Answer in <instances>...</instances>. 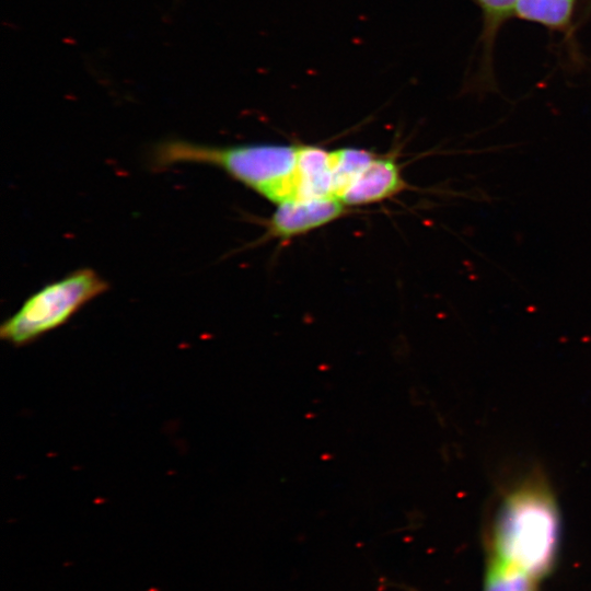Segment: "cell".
<instances>
[{
    "instance_id": "2",
    "label": "cell",
    "mask_w": 591,
    "mask_h": 591,
    "mask_svg": "<svg viewBox=\"0 0 591 591\" xmlns=\"http://www.w3.org/2000/svg\"><path fill=\"white\" fill-rule=\"evenodd\" d=\"M300 146L251 143L212 146L165 140L152 151V165L181 163L215 166L266 199L279 205L297 199L296 166Z\"/></svg>"
},
{
    "instance_id": "4",
    "label": "cell",
    "mask_w": 591,
    "mask_h": 591,
    "mask_svg": "<svg viewBox=\"0 0 591 591\" xmlns=\"http://www.w3.org/2000/svg\"><path fill=\"white\" fill-rule=\"evenodd\" d=\"M346 211V205L335 197L286 201L277 205L268 221L270 235L289 239L322 227Z\"/></svg>"
},
{
    "instance_id": "8",
    "label": "cell",
    "mask_w": 591,
    "mask_h": 591,
    "mask_svg": "<svg viewBox=\"0 0 591 591\" xmlns=\"http://www.w3.org/2000/svg\"><path fill=\"white\" fill-rule=\"evenodd\" d=\"M483 12L484 28L483 39L485 46L493 44L498 28L509 18L514 15L518 0H474Z\"/></svg>"
},
{
    "instance_id": "5",
    "label": "cell",
    "mask_w": 591,
    "mask_h": 591,
    "mask_svg": "<svg viewBox=\"0 0 591 591\" xmlns=\"http://www.w3.org/2000/svg\"><path fill=\"white\" fill-rule=\"evenodd\" d=\"M404 185L402 172L395 159L374 155L346 187L339 200L346 206L373 204L399 193Z\"/></svg>"
},
{
    "instance_id": "6",
    "label": "cell",
    "mask_w": 591,
    "mask_h": 591,
    "mask_svg": "<svg viewBox=\"0 0 591 591\" xmlns=\"http://www.w3.org/2000/svg\"><path fill=\"white\" fill-rule=\"evenodd\" d=\"M577 0H518L514 15L553 30H566Z\"/></svg>"
},
{
    "instance_id": "1",
    "label": "cell",
    "mask_w": 591,
    "mask_h": 591,
    "mask_svg": "<svg viewBox=\"0 0 591 591\" xmlns=\"http://www.w3.org/2000/svg\"><path fill=\"white\" fill-rule=\"evenodd\" d=\"M560 536V514L546 475L533 468L503 489L491 528V558L537 580L549 571Z\"/></svg>"
},
{
    "instance_id": "7",
    "label": "cell",
    "mask_w": 591,
    "mask_h": 591,
    "mask_svg": "<svg viewBox=\"0 0 591 591\" xmlns=\"http://www.w3.org/2000/svg\"><path fill=\"white\" fill-rule=\"evenodd\" d=\"M375 154L364 149L340 148L332 150L334 194L339 199L351 181L370 163Z\"/></svg>"
},
{
    "instance_id": "3",
    "label": "cell",
    "mask_w": 591,
    "mask_h": 591,
    "mask_svg": "<svg viewBox=\"0 0 591 591\" xmlns=\"http://www.w3.org/2000/svg\"><path fill=\"white\" fill-rule=\"evenodd\" d=\"M108 283L95 270L80 268L31 294L0 326L2 340L22 347L66 324Z\"/></svg>"
}]
</instances>
